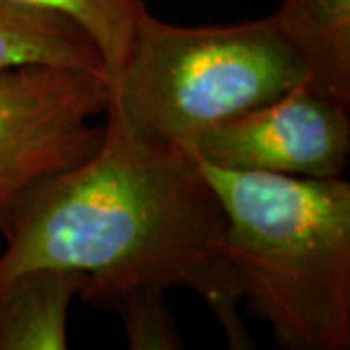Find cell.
<instances>
[{
	"instance_id": "obj_3",
	"label": "cell",
	"mask_w": 350,
	"mask_h": 350,
	"mask_svg": "<svg viewBox=\"0 0 350 350\" xmlns=\"http://www.w3.org/2000/svg\"><path fill=\"white\" fill-rule=\"evenodd\" d=\"M301 84L306 64L273 16L183 27L148 12L109 88L105 113L138 137L187 146Z\"/></svg>"
},
{
	"instance_id": "obj_10",
	"label": "cell",
	"mask_w": 350,
	"mask_h": 350,
	"mask_svg": "<svg viewBox=\"0 0 350 350\" xmlns=\"http://www.w3.org/2000/svg\"><path fill=\"white\" fill-rule=\"evenodd\" d=\"M115 312L123 315L129 347L133 350L183 349L165 306L163 290H137L119 301Z\"/></svg>"
},
{
	"instance_id": "obj_7",
	"label": "cell",
	"mask_w": 350,
	"mask_h": 350,
	"mask_svg": "<svg viewBox=\"0 0 350 350\" xmlns=\"http://www.w3.org/2000/svg\"><path fill=\"white\" fill-rule=\"evenodd\" d=\"M273 18L306 64L308 86L350 107V0H282Z\"/></svg>"
},
{
	"instance_id": "obj_1",
	"label": "cell",
	"mask_w": 350,
	"mask_h": 350,
	"mask_svg": "<svg viewBox=\"0 0 350 350\" xmlns=\"http://www.w3.org/2000/svg\"><path fill=\"white\" fill-rule=\"evenodd\" d=\"M105 117L98 150L27 191L8 216L0 288L31 269H75L86 276L80 296L111 310L137 290L191 288L232 349H253L222 251L226 213L197 160Z\"/></svg>"
},
{
	"instance_id": "obj_8",
	"label": "cell",
	"mask_w": 350,
	"mask_h": 350,
	"mask_svg": "<svg viewBox=\"0 0 350 350\" xmlns=\"http://www.w3.org/2000/svg\"><path fill=\"white\" fill-rule=\"evenodd\" d=\"M20 66L86 70L107 82L100 51L72 20L0 0V72Z\"/></svg>"
},
{
	"instance_id": "obj_2",
	"label": "cell",
	"mask_w": 350,
	"mask_h": 350,
	"mask_svg": "<svg viewBox=\"0 0 350 350\" xmlns=\"http://www.w3.org/2000/svg\"><path fill=\"white\" fill-rule=\"evenodd\" d=\"M199 163L241 301L290 350L350 349V183Z\"/></svg>"
},
{
	"instance_id": "obj_4",
	"label": "cell",
	"mask_w": 350,
	"mask_h": 350,
	"mask_svg": "<svg viewBox=\"0 0 350 350\" xmlns=\"http://www.w3.org/2000/svg\"><path fill=\"white\" fill-rule=\"evenodd\" d=\"M109 86L103 76L59 66L0 72V232L41 181L72 170L100 146Z\"/></svg>"
},
{
	"instance_id": "obj_9",
	"label": "cell",
	"mask_w": 350,
	"mask_h": 350,
	"mask_svg": "<svg viewBox=\"0 0 350 350\" xmlns=\"http://www.w3.org/2000/svg\"><path fill=\"white\" fill-rule=\"evenodd\" d=\"M22 6L57 12L72 20L100 51L107 84L125 63L138 22L148 14L144 0H6Z\"/></svg>"
},
{
	"instance_id": "obj_5",
	"label": "cell",
	"mask_w": 350,
	"mask_h": 350,
	"mask_svg": "<svg viewBox=\"0 0 350 350\" xmlns=\"http://www.w3.org/2000/svg\"><path fill=\"white\" fill-rule=\"evenodd\" d=\"M181 148L197 162L232 172L342 177L350 154V107L301 84Z\"/></svg>"
},
{
	"instance_id": "obj_6",
	"label": "cell",
	"mask_w": 350,
	"mask_h": 350,
	"mask_svg": "<svg viewBox=\"0 0 350 350\" xmlns=\"http://www.w3.org/2000/svg\"><path fill=\"white\" fill-rule=\"evenodd\" d=\"M86 284L75 269L41 267L0 288V350H64L68 306Z\"/></svg>"
}]
</instances>
